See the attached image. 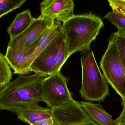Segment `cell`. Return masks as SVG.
<instances>
[{"label": "cell", "mask_w": 125, "mask_h": 125, "mask_svg": "<svg viewBox=\"0 0 125 125\" xmlns=\"http://www.w3.org/2000/svg\"><path fill=\"white\" fill-rule=\"evenodd\" d=\"M98 125V124H97V123H96V122H95V123H94V124H93V125Z\"/></svg>", "instance_id": "22"}, {"label": "cell", "mask_w": 125, "mask_h": 125, "mask_svg": "<svg viewBox=\"0 0 125 125\" xmlns=\"http://www.w3.org/2000/svg\"><path fill=\"white\" fill-rule=\"evenodd\" d=\"M62 24L55 20L52 25L43 32L33 43L24 50L6 54L10 68L14 73L24 75L31 72L30 68L34 59L47 45L62 31Z\"/></svg>", "instance_id": "4"}, {"label": "cell", "mask_w": 125, "mask_h": 125, "mask_svg": "<svg viewBox=\"0 0 125 125\" xmlns=\"http://www.w3.org/2000/svg\"><path fill=\"white\" fill-rule=\"evenodd\" d=\"M69 80L61 72L45 78L41 89L42 102L53 108L72 101L73 99L67 86Z\"/></svg>", "instance_id": "6"}, {"label": "cell", "mask_w": 125, "mask_h": 125, "mask_svg": "<svg viewBox=\"0 0 125 125\" xmlns=\"http://www.w3.org/2000/svg\"><path fill=\"white\" fill-rule=\"evenodd\" d=\"M104 26L101 18L91 13L74 15L63 23L62 31L69 57L76 52L90 51Z\"/></svg>", "instance_id": "1"}, {"label": "cell", "mask_w": 125, "mask_h": 125, "mask_svg": "<svg viewBox=\"0 0 125 125\" xmlns=\"http://www.w3.org/2000/svg\"><path fill=\"white\" fill-rule=\"evenodd\" d=\"M64 39L62 31L34 59L30 67L31 72L44 77L53 75L58 51Z\"/></svg>", "instance_id": "8"}, {"label": "cell", "mask_w": 125, "mask_h": 125, "mask_svg": "<svg viewBox=\"0 0 125 125\" xmlns=\"http://www.w3.org/2000/svg\"><path fill=\"white\" fill-rule=\"evenodd\" d=\"M34 19L31 16V11L28 9L17 14L13 22L7 29L10 39L18 36L25 31Z\"/></svg>", "instance_id": "12"}, {"label": "cell", "mask_w": 125, "mask_h": 125, "mask_svg": "<svg viewBox=\"0 0 125 125\" xmlns=\"http://www.w3.org/2000/svg\"><path fill=\"white\" fill-rule=\"evenodd\" d=\"M84 111L94 122L99 125H116L115 120L106 112L100 103L91 102L81 101Z\"/></svg>", "instance_id": "11"}, {"label": "cell", "mask_w": 125, "mask_h": 125, "mask_svg": "<svg viewBox=\"0 0 125 125\" xmlns=\"http://www.w3.org/2000/svg\"><path fill=\"white\" fill-rule=\"evenodd\" d=\"M122 103H121V104H122V106H123V108H125V96L124 98L123 99H122Z\"/></svg>", "instance_id": "21"}, {"label": "cell", "mask_w": 125, "mask_h": 125, "mask_svg": "<svg viewBox=\"0 0 125 125\" xmlns=\"http://www.w3.org/2000/svg\"><path fill=\"white\" fill-rule=\"evenodd\" d=\"M40 17L64 23L74 15L72 0H45L40 4Z\"/></svg>", "instance_id": "9"}, {"label": "cell", "mask_w": 125, "mask_h": 125, "mask_svg": "<svg viewBox=\"0 0 125 125\" xmlns=\"http://www.w3.org/2000/svg\"><path fill=\"white\" fill-rule=\"evenodd\" d=\"M116 125H125V108L123 110L119 116L115 120Z\"/></svg>", "instance_id": "20"}, {"label": "cell", "mask_w": 125, "mask_h": 125, "mask_svg": "<svg viewBox=\"0 0 125 125\" xmlns=\"http://www.w3.org/2000/svg\"><path fill=\"white\" fill-rule=\"evenodd\" d=\"M53 21L40 16L35 18L25 31L18 36L10 39L8 43L6 54L25 50L52 25Z\"/></svg>", "instance_id": "7"}, {"label": "cell", "mask_w": 125, "mask_h": 125, "mask_svg": "<svg viewBox=\"0 0 125 125\" xmlns=\"http://www.w3.org/2000/svg\"><path fill=\"white\" fill-rule=\"evenodd\" d=\"M81 62V97L87 102L104 101L109 95L108 85L98 66L92 50L82 53Z\"/></svg>", "instance_id": "3"}, {"label": "cell", "mask_w": 125, "mask_h": 125, "mask_svg": "<svg viewBox=\"0 0 125 125\" xmlns=\"http://www.w3.org/2000/svg\"><path fill=\"white\" fill-rule=\"evenodd\" d=\"M118 29L125 31V17L114 11L109 12L104 17Z\"/></svg>", "instance_id": "17"}, {"label": "cell", "mask_w": 125, "mask_h": 125, "mask_svg": "<svg viewBox=\"0 0 125 125\" xmlns=\"http://www.w3.org/2000/svg\"><path fill=\"white\" fill-rule=\"evenodd\" d=\"M52 112L51 108H43L38 103H34L18 111L16 114L18 119L31 125L41 120L52 117Z\"/></svg>", "instance_id": "10"}, {"label": "cell", "mask_w": 125, "mask_h": 125, "mask_svg": "<svg viewBox=\"0 0 125 125\" xmlns=\"http://www.w3.org/2000/svg\"><path fill=\"white\" fill-rule=\"evenodd\" d=\"M26 1V0H0V18L20 8Z\"/></svg>", "instance_id": "16"}, {"label": "cell", "mask_w": 125, "mask_h": 125, "mask_svg": "<svg viewBox=\"0 0 125 125\" xmlns=\"http://www.w3.org/2000/svg\"><path fill=\"white\" fill-rule=\"evenodd\" d=\"M69 57L67 49L65 45L64 39L61 43L58 51L53 74L60 72L62 66Z\"/></svg>", "instance_id": "15"}, {"label": "cell", "mask_w": 125, "mask_h": 125, "mask_svg": "<svg viewBox=\"0 0 125 125\" xmlns=\"http://www.w3.org/2000/svg\"><path fill=\"white\" fill-rule=\"evenodd\" d=\"M112 10L125 17V0H109Z\"/></svg>", "instance_id": "18"}, {"label": "cell", "mask_w": 125, "mask_h": 125, "mask_svg": "<svg viewBox=\"0 0 125 125\" xmlns=\"http://www.w3.org/2000/svg\"><path fill=\"white\" fill-rule=\"evenodd\" d=\"M100 64L108 83L123 99L125 96V67L120 59L117 46L111 37Z\"/></svg>", "instance_id": "5"}, {"label": "cell", "mask_w": 125, "mask_h": 125, "mask_svg": "<svg viewBox=\"0 0 125 125\" xmlns=\"http://www.w3.org/2000/svg\"><path fill=\"white\" fill-rule=\"evenodd\" d=\"M31 125H53V120L52 117H50L37 121Z\"/></svg>", "instance_id": "19"}, {"label": "cell", "mask_w": 125, "mask_h": 125, "mask_svg": "<svg viewBox=\"0 0 125 125\" xmlns=\"http://www.w3.org/2000/svg\"><path fill=\"white\" fill-rule=\"evenodd\" d=\"M110 37L117 46L120 59L125 67V31L118 30L112 33Z\"/></svg>", "instance_id": "14"}, {"label": "cell", "mask_w": 125, "mask_h": 125, "mask_svg": "<svg viewBox=\"0 0 125 125\" xmlns=\"http://www.w3.org/2000/svg\"><path fill=\"white\" fill-rule=\"evenodd\" d=\"M12 73L5 56L0 53V91L10 82Z\"/></svg>", "instance_id": "13"}, {"label": "cell", "mask_w": 125, "mask_h": 125, "mask_svg": "<svg viewBox=\"0 0 125 125\" xmlns=\"http://www.w3.org/2000/svg\"><path fill=\"white\" fill-rule=\"evenodd\" d=\"M44 79L37 74L20 75L0 91V110L16 114L28 105L42 101L41 89Z\"/></svg>", "instance_id": "2"}]
</instances>
